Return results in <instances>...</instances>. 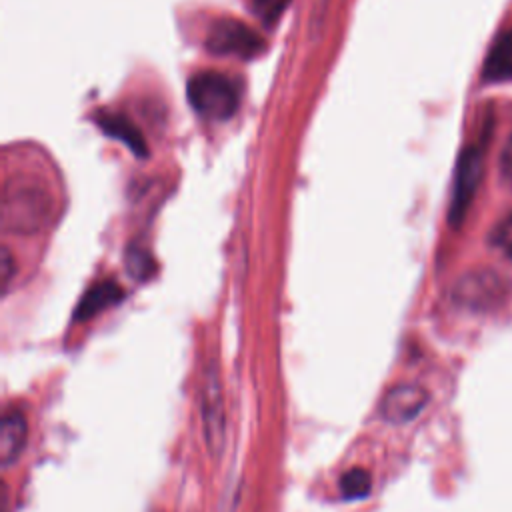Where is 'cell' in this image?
<instances>
[{
  "instance_id": "cell-1",
  "label": "cell",
  "mask_w": 512,
  "mask_h": 512,
  "mask_svg": "<svg viewBox=\"0 0 512 512\" xmlns=\"http://www.w3.org/2000/svg\"><path fill=\"white\" fill-rule=\"evenodd\" d=\"M192 110L206 120H228L236 114L240 96L236 84L220 72H198L186 88Z\"/></svg>"
},
{
  "instance_id": "cell-2",
  "label": "cell",
  "mask_w": 512,
  "mask_h": 512,
  "mask_svg": "<svg viewBox=\"0 0 512 512\" xmlns=\"http://www.w3.org/2000/svg\"><path fill=\"white\" fill-rule=\"evenodd\" d=\"M512 292V282L496 270H472L460 276L452 290L450 300L454 306L468 312H490L500 308Z\"/></svg>"
},
{
  "instance_id": "cell-3",
  "label": "cell",
  "mask_w": 512,
  "mask_h": 512,
  "mask_svg": "<svg viewBox=\"0 0 512 512\" xmlns=\"http://www.w3.org/2000/svg\"><path fill=\"white\" fill-rule=\"evenodd\" d=\"M200 422L206 452L218 460L226 444V400L224 384L216 364H208L200 392Z\"/></svg>"
},
{
  "instance_id": "cell-4",
  "label": "cell",
  "mask_w": 512,
  "mask_h": 512,
  "mask_svg": "<svg viewBox=\"0 0 512 512\" xmlns=\"http://www.w3.org/2000/svg\"><path fill=\"white\" fill-rule=\"evenodd\" d=\"M50 214L48 194L32 184L6 186L4 194V226L16 232H34Z\"/></svg>"
},
{
  "instance_id": "cell-5",
  "label": "cell",
  "mask_w": 512,
  "mask_h": 512,
  "mask_svg": "<svg viewBox=\"0 0 512 512\" xmlns=\"http://www.w3.org/2000/svg\"><path fill=\"white\" fill-rule=\"evenodd\" d=\"M206 48L220 56L254 58L264 52V40L248 24L234 18H220L212 22L206 34Z\"/></svg>"
},
{
  "instance_id": "cell-6",
  "label": "cell",
  "mask_w": 512,
  "mask_h": 512,
  "mask_svg": "<svg viewBox=\"0 0 512 512\" xmlns=\"http://www.w3.org/2000/svg\"><path fill=\"white\" fill-rule=\"evenodd\" d=\"M482 176V148L468 146L462 150L456 172H454V186L450 194V206H448V222L458 228L470 210V204L474 200V194L478 190Z\"/></svg>"
},
{
  "instance_id": "cell-7",
  "label": "cell",
  "mask_w": 512,
  "mask_h": 512,
  "mask_svg": "<svg viewBox=\"0 0 512 512\" xmlns=\"http://www.w3.org/2000/svg\"><path fill=\"white\" fill-rule=\"evenodd\" d=\"M430 402V394L420 384H396L380 400L378 412L390 424H406L416 420Z\"/></svg>"
},
{
  "instance_id": "cell-8",
  "label": "cell",
  "mask_w": 512,
  "mask_h": 512,
  "mask_svg": "<svg viewBox=\"0 0 512 512\" xmlns=\"http://www.w3.org/2000/svg\"><path fill=\"white\" fill-rule=\"evenodd\" d=\"M28 442V422L26 416L12 408L6 410L0 424V462L12 466L24 452Z\"/></svg>"
},
{
  "instance_id": "cell-9",
  "label": "cell",
  "mask_w": 512,
  "mask_h": 512,
  "mask_svg": "<svg viewBox=\"0 0 512 512\" xmlns=\"http://www.w3.org/2000/svg\"><path fill=\"white\" fill-rule=\"evenodd\" d=\"M482 78L486 82H510L512 80V28L500 32L488 48Z\"/></svg>"
},
{
  "instance_id": "cell-10",
  "label": "cell",
  "mask_w": 512,
  "mask_h": 512,
  "mask_svg": "<svg viewBox=\"0 0 512 512\" xmlns=\"http://www.w3.org/2000/svg\"><path fill=\"white\" fill-rule=\"evenodd\" d=\"M110 138L120 140L124 146H128L136 156H146L148 154V146L146 140L142 136V132L138 130V126L126 118L124 114L118 112H100L94 120Z\"/></svg>"
},
{
  "instance_id": "cell-11",
  "label": "cell",
  "mask_w": 512,
  "mask_h": 512,
  "mask_svg": "<svg viewBox=\"0 0 512 512\" xmlns=\"http://www.w3.org/2000/svg\"><path fill=\"white\" fill-rule=\"evenodd\" d=\"M122 296H124V290L116 282H112V280L98 282L92 288H88L84 292V296L80 298V302L74 310V320L76 322H86L92 316L100 314L102 310L118 304L122 300Z\"/></svg>"
},
{
  "instance_id": "cell-12",
  "label": "cell",
  "mask_w": 512,
  "mask_h": 512,
  "mask_svg": "<svg viewBox=\"0 0 512 512\" xmlns=\"http://www.w3.org/2000/svg\"><path fill=\"white\" fill-rule=\"evenodd\" d=\"M372 488L370 474L364 468H350L340 476V494L346 500H360Z\"/></svg>"
},
{
  "instance_id": "cell-13",
  "label": "cell",
  "mask_w": 512,
  "mask_h": 512,
  "mask_svg": "<svg viewBox=\"0 0 512 512\" xmlns=\"http://www.w3.org/2000/svg\"><path fill=\"white\" fill-rule=\"evenodd\" d=\"M488 242L500 256L512 260V210H508L490 230Z\"/></svg>"
},
{
  "instance_id": "cell-14",
  "label": "cell",
  "mask_w": 512,
  "mask_h": 512,
  "mask_svg": "<svg viewBox=\"0 0 512 512\" xmlns=\"http://www.w3.org/2000/svg\"><path fill=\"white\" fill-rule=\"evenodd\" d=\"M126 268L130 270L132 276L144 280L154 272V260L146 254V250H130L128 258H126Z\"/></svg>"
},
{
  "instance_id": "cell-15",
  "label": "cell",
  "mask_w": 512,
  "mask_h": 512,
  "mask_svg": "<svg viewBox=\"0 0 512 512\" xmlns=\"http://www.w3.org/2000/svg\"><path fill=\"white\" fill-rule=\"evenodd\" d=\"M286 4H288V0H252V10L262 22L270 24V22L278 20V16L284 12Z\"/></svg>"
},
{
  "instance_id": "cell-16",
  "label": "cell",
  "mask_w": 512,
  "mask_h": 512,
  "mask_svg": "<svg viewBox=\"0 0 512 512\" xmlns=\"http://www.w3.org/2000/svg\"><path fill=\"white\" fill-rule=\"evenodd\" d=\"M498 168H500V174L502 178L512 184V134L506 138L502 150H500V156H498Z\"/></svg>"
},
{
  "instance_id": "cell-17",
  "label": "cell",
  "mask_w": 512,
  "mask_h": 512,
  "mask_svg": "<svg viewBox=\"0 0 512 512\" xmlns=\"http://www.w3.org/2000/svg\"><path fill=\"white\" fill-rule=\"evenodd\" d=\"M10 278H12V258H10V252L4 248L2 250V284H4V290L8 288Z\"/></svg>"
}]
</instances>
